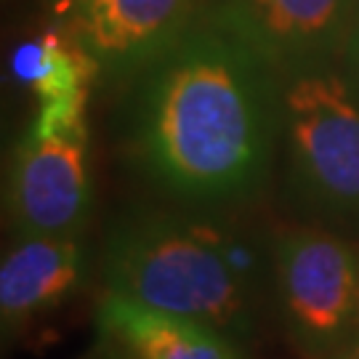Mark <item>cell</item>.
I'll list each match as a JSON object with an SVG mask.
<instances>
[{
	"instance_id": "obj_1",
	"label": "cell",
	"mask_w": 359,
	"mask_h": 359,
	"mask_svg": "<svg viewBox=\"0 0 359 359\" xmlns=\"http://www.w3.org/2000/svg\"><path fill=\"white\" fill-rule=\"evenodd\" d=\"M283 139V77L200 16L130 77L123 147L163 194L187 205L250 200Z\"/></svg>"
},
{
	"instance_id": "obj_2",
	"label": "cell",
	"mask_w": 359,
	"mask_h": 359,
	"mask_svg": "<svg viewBox=\"0 0 359 359\" xmlns=\"http://www.w3.org/2000/svg\"><path fill=\"white\" fill-rule=\"evenodd\" d=\"M107 290L216 327L245 346L256 330L258 280L243 240L192 213L133 210L104 243Z\"/></svg>"
},
{
	"instance_id": "obj_3",
	"label": "cell",
	"mask_w": 359,
	"mask_h": 359,
	"mask_svg": "<svg viewBox=\"0 0 359 359\" xmlns=\"http://www.w3.org/2000/svg\"><path fill=\"white\" fill-rule=\"evenodd\" d=\"M280 142L298 200L314 216L359 221V99L338 65L283 77Z\"/></svg>"
},
{
	"instance_id": "obj_4",
	"label": "cell",
	"mask_w": 359,
	"mask_h": 359,
	"mask_svg": "<svg viewBox=\"0 0 359 359\" xmlns=\"http://www.w3.org/2000/svg\"><path fill=\"white\" fill-rule=\"evenodd\" d=\"M280 317L298 351L333 357L359 338V250L333 231L293 229L274 245Z\"/></svg>"
},
{
	"instance_id": "obj_5",
	"label": "cell",
	"mask_w": 359,
	"mask_h": 359,
	"mask_svg": "<svg viewBox=\"0 0 359 359\" xmlns=\"http://www.w3.org/2000/svg\"><path fill=\"white\" fill-rule=\"evenodd\" d=\"M88 128L40 136L32 128L13 147L6 216L16 240L77 237L88 224Z\"/></svg>"
},
{
	"instance_id": "obj_6",
	"label": "cell",
	"mask_w": 359,
	"mask_h": 359,
	"mask_svg": "<svg viewBox=\"0 0 359 359\" xmlns=\"http://www.w3.org/2000/svg\"><path fill=\"white\" fill-rule=\"evenodd\" d=\"M359 0H205L203 16L256 51L280 77L335 65Z\"/></svg>"
},
{
	"instance_id": "obj_7",
	"label": "cell",
	"mask_w": 359,
	"mask_h": 359,
	"mask_svg": "<svg viewBox=\"0 0 359 359\" xmlns=\"http://www.w3.org/2000/svg\"><path fill=\"white\" fill-rule=\"evenodd\" d=\"M69 35L102 75L130 80L176 46L203 16L205 0H67Z\"/></svg>"
},
{
	"instance_id": "obj_8",
	"label": "cell",
	"mask_w": 359,
	"mask_h": 359,
	"mask_svg": "<svg viewBox=\"0 0 359 359\" xmlns=\"http://www.w3.org/2000/svg\"><path fill=\"white\" fill-rule=\"evenodd\" d=\"M96 325L112 359H245L243 346L216 327L112 290L99 304Z\"/></svg>"
},
{
	"instance_id": "obj_9",
	"label": "cell",
	"mask_w": 359,
	"mask_h": 359,
	"mask_svg": "<svg viewBox=\"0 0 359 359\" xmlns=\"http://www.w3.org/2000/svg\"><path fill=\"white\" fill-rule=\"evenodd\" d=\"M13 72L25 80L38 99V112L29 128L40 136L83 130L86 104L93 80L102 75L90 53L69 29H48L38 40L25 43L13 53Z\"/></svg>"
},
{
	"instance_id": "obj_10",
	"label": "cell",
	"mask_w": 359,
	"mask_h": 359,
	"mask_svg": "<svg viewBox=\"0 0 359 359\" xmlns=\"http://www.w3.org/2000/svg\"><path fill=\"white\" fill-rule=\"evenodd\" d=\"M88 256L77 237H25L16 240L0 266V320L3 333L48 309L59 306L86 280Z\"/></svg>"
},
{
	"instance_id": "obj_11",
	"label": "cell",
	"mask_w": 359,
	"mask_h": 359,
	"mask_svg": "<svg viewBox=\"0 0 359 359\" xmlns=\"http://www.w3.org/2000/svg\"><path fill=\"white\" fill-rule=\"evenodd\" d=\"M338 69L346 80V86L351 88V93L359 99V11L354 16V25L348 29L346 43L341 48V56H338Z\"/></svg>"
},
{
	"instance_id": "obj_12",
	"label": "cell",
	"mask_w": 359,
	"mask_h": 359,
	"mask_svg": "<svg viewBox=\"0 0 359 359\" xmlns=\"http://www.w3.org/2000/svg\"><path fill=\"white\" fill-rule=\"evenodd\" d=\"M327 359H359V338H354L351 344H346L344 348H338L333 357Z\"/></svg>"
}]
</instances>
